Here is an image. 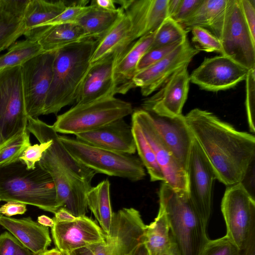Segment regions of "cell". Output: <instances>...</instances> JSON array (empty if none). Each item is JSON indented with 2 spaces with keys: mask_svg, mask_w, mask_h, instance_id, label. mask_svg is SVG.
Returning <instances> with one entry per match:
<instances>
[{
  "mask_svg": "<svg viewBox=\"0 0 255 255\" xmlns=\"http://www.w3.org/2000/svg\"><path fill=\"white\" fill-rule=\"evenodd\" d=\"M144 244L150 255H160L173 244L166 214L160 207L154 221L146 225Z\"/></svg>",
  "mask_w": 255,
  "mask_h": 255,
  "instance_id": "obj_33",
  "label": "cell"
},
{
  "mask_svg": "<svg viewBox=\"0 0 255 255\" xmlns=\"http://www.w3.org/2000/svg\"><path fill=\"white\" fill-rule=\"evenodd\" d=\"M186 171L190 199L208 224L212 213L213 185L217 177L213 167L195 138L192 144Z\"/></svg>",
  "mask_w": 255,
  "mask_h": 255,
  "instance_id": "obj_12",
  "label": "cell"
},
{
  "mask_svg": "<svg viewBox=\"0 0 255 255\" xmlns=\"http://www.w3.org/2000/svg\"><path fill=\"white\" fill-rule=\"evenodd\" d=\"M28 2L0 0V46L11 45L23 34V15Z\"/></svg>",
  "mask_w": 255,
  "mask_h": 255,
  "instance_id": "obj_29",
  "label": "cell"
},
{
  "mask_svg": "<svg viewBox=\"0 0 255 255\" xmlns=\"http://www.w3.org/2000/svg\"><path fill=\"white\" fill-rule=\"evenodd\" d=\"M27 129L40 142L52 141L47 149L58 163L69 173L84 182L91 183L96 173L75 160L61 143L57 132L52 126L49 125L38 118L28 117Z\"/></svg>",
  "mask_w": 255,
  "mask_h": 255,
  "instance_id": "obj_22",
  "label": "cell"
},
{
  "mask_svg": "<svg viewBox=\"0 0 255 255\" xmlns=\"http://www.w3.org/2000/svg\"><path fill=\"white\" fill-rule=\"evenodd\" d=\"M29 133L26 128L0 146V167L19 160L25 149L30 145Z\"/></svg>",
  "mask_w": 255,
  "mask_h": 255,
  "instance_id": "obj_37",
  "label": "cell"
},
{
  "mask_svg": "<svg viewBox=\"0 0 255 255\" xmlns=\"http://www.w3.org/2000/svg\"><path fill=\"white\" fill-rule=\"evenodd\" d=\"M59 139L71 156L96 173L127 178L132 181L143 179L144 166L139 158L99 148L65 135Z\"/></svg>",
  "mask_w": 255,
  "mask_h": 255,
  "instance_id": "obj_5",
  "label": "cell"
},
{
  "mask_svg": "<svg viewBox=\"0 0 255 255\" xmlns=\"http://www.w3.org/2000/svg\"><path fill=\"white\" fill-rule=\"evenodd\" d=\"M89 38L79 24L71 23L47 26L36 41L45 52L55 51Z\"/></svg>",
  "mask_w": 255,
  "mask_h": 255,
  "instance_id": "obj_30",
  "label": "cell"
},
{
  "mask_svg": "<svg viewBox=\"0 0 255 255\" xmlns=\"http://www.w3.org/2000/svg\"><path fill=\"white\" fill-rule=\"evenodd\" d=\"M227 4V0H203L196 10L179 24L187 33L196 27L204 28L219 39Z\"/></svg>",
  "mask_w": 255,
  "mask_h": 255,
  "instance_id": "obj_27",
  "label": "cell"
},
{
  "mask_svg": "<svg viewBox=\"0 0 255 255\" xmlns=\"http://www.w3.org/2000/svg\"><path fill=\"white\" fill-rule=\"evenodd\" d=\"M27 210L26 205L16 201H7L0 207V214L6 217L24 214Z\"/></svg>",
  "mask_w": 255,
  "mask_h": 255,
  "instance_id": "obj_47",
  "label": "cell"
},
{
  "mask_svg": "<svg viewBox=\"0 0 255 255\" xmlns=\"http://www.w3.org/2000/svg\"><path fill=\"white\" fill-rule=\"evenodd\" d=\"M90 9L77 23L85 30L89 38L99 40L115 24L124 12L121 8L107 11L90 4Z\"/></svg>",
  "mask_w": 255,
  "mask_h": 255,
  "instance_id": "obj_32",
  "label": "cell"
},
{
  "mask_svg": "<svg viewBox=\"0 0 255 255\" xmlns=\"http://www.w3.org/2000/svg\"><path fill=\"white\" fill-rule=\"evenodd\" d=\"M246 108L250 131L255 132V67L248 70L246 78Z\"/></svg>",
  "mask_w": 255,
  "mask_h": 255,
  "instance_id": "obj_41",
  "label": "cell"
},
{
  "mask_svg": "<svg viewBox=\"0 0 255 255\" xmlns=\"http://www.w3.org/2000/svg\"><path fill=\"white\" fill-rule=\"evenodd\" d=\"M51 140L40 142V144L29 145L24 151L19 160L22 162L28 169H34L36 164L42 157L43 153L50 146Z\"/></svg>",
  "mask_w": 255,
  "mask_h": 255,
  "instance_id": "obj_43",
  "label": "cell"
},
{
  "mask_svg": "<svg viewBox=\"0 0 255 255\" xmlns=\"http://www.w3.org/2000/svg\"><path fill=\"white\" fill-rule=\"evenodd\" d=\"M38 163L54 181L60 208L65 209L76 218L85 216L88 208L86 195L92 187L91 183L68 172L47 150Z\"/></svg>",
  "mask_w": 255,
  "mask_h": 255,
  "instance_id": "obj_13",
  "label": "cell"
},
{
  "mask_svg": "<svg viewBox=\"0 0 255 255\" xmlns=\"http://www.w3.org/2000/svg\"><path fill=\"white\" fill-rule=\"evenodd\" d=\"M75 136L78 140L111 151L128 154L136 151L131 126L124 119Z\"/></svg>",
  "mask_w": 255,
  "mask_h": 255,
  "instance_id": "obj_21",
  "label": "cell"
},
{
  "mask_svg": "<svg viewBox=\"0 0 255 255\" xmlns=\"http://www.w3.org/2000/svg\"><path fill=\"white\" fill-rule=\"evenodd\" d=\"M37 222L46 227L52 228L54 225V221L53 219L44 215L39 216L38 217Z\"/></svg>",
  "mask_w": 255,
  "mask_h": 255,
  "instance_id": "obj_52",
  "label": "cell"
},
{
  "mask_svg": "<svg viewBox=\"0 0 255 255\" xmlns=\"http://www.w3.org/2000/svg\"><path fill=\"white\" fill-rule=\"evenodd\" d=\"M40 255H62L61 253L56 248L47 250Z\"/></svg>",
  "mask_w": 255,
  "mask_h": 255,
  "instance_id": "obj_58",
  "label": "cell"
},
{
  "mask_svg": "<svg viewBox=\"0 0 255 255\" xmlns=\"http://www.w3.org/2000/svg\"><path fill=\"white\" fill-rule=\"evenodd\" d=\"M131 115V120L138 125L154 152L164 182L180 194H189L187 172L162 139L150 114L143 109H139L133 111Z\"/></svg>",
  "mask_w": 255,
  "mask_h": 255,
  "instance_id": "obj_11",
  "label": "cell"
},
{
  "mask_svg": "<svg viewBox=\"0 0 255 255\" xmlns=\"http://www.w3.org/2000/svg\"><path fill=\"white\" fill-rule=\"evenodd\" d=\"M51 228L55 248L60 252L70 253L105 241L106 234L101 227L86 215L72 222H54Z\"/></svg>",
  "mask_w": 255,
  "mask_h": 255,
  "instance_id": "obj_18",
  "label": "cell"
},
{
  "mask_svg": "<svg viewBox=\"0 0 255 255\" xmlns=\"http://www.w3.org/2000/svg\"><path fill=\"white\" fill-rule=\"evenodd\" d=\"M68 253L69 255H95L89 247L81 248Z\"/></svg>",
  "mask_w": 255,
  "mask_h": 255,
  "instance_id": "obj_53",
  "label": "cell"
},
{
  "mask_svg": "<svg viewBox=\"0 0 255 255\" xmlns=\"http://www.w3.org/2000/svg\"><path fill=\"white\" fill-rule=\"evenodd\" d=\"M155 32L133 41L120 56L114 68L115 95L125 94L134 88L133 79L142 56L150 48Z\"/></svg>",
  "mask_w": 255,
  "mask_h": 255,
  "instance_id": "obj_24",
  "label": "cell"
},
{
  "mask_svg": "<svg viewBox=\"0 0 255 255\" xmlns=\"http://www.w3.org/2000/svg\"><path fill=\"white\" fill-rule=\"evenodd\" d=\"M71 3L64 0H28L23 15L26 39L35 40L45 27L43 25L53 19Z\"/></svg>",
  "mask_w": 255,
  "mask_h": 255,
  "instance_id": "obj_26",
  "label": "cell"
},
{
  "mask_svg": "<svg viewBox=\"0 0 255 255\" xmlns=\"http://www.w3.org/2000/svg\"><path fill=\"white\" fill-rule=\"evenodd\" d=\"M21 66L0 70V132L4 142L27 128Z\"/></svg>",
  "mask_w": 255,
  "mask_h": 255,
  "instance_id": "obj_8",
  "label": "cell"
},
{
  "mask_svg": "<svg viewBox=\"0 0 255 255\" xmlns=\"http://www.w3.org/2000/svg\"><path fill=\"white\" fill-rule=\"evenodd\" d=\"M191 31L192 41L196 43L195 48L199 51L207 52H217L222 54L220 40L209 30L202 27H196Z\"/></svg>",
  "mask_w": 255,
  "mask_h": 255,
  "instance_id": "obj_39",
  "label": "cell"
},
{
  "mask_svg": "<svg viewBox=\"0 0 255 255\" xmlns=\"http://www.w3.org/2000/svg\"><path fill=\"white\" fill-rule=\"evenodd\" d=\"M226 236L241 250L255 238V201L240 182L227 186L221 202Z\"/></svg>",
  "mask_w": 255,
  "mask_h": 255,
  "instance_id": "obj_7",
  "label": "cell"
},
{
  "mask_svg": "<svg viewBox=\"0 0 255 255\" xmlns=\"http://www.w3.org/2000/svg\"><path fill=\"white\" fill-rule=\"evenodd\" d=\"M188 65L177 70L157 92L144 100L142 109L161 117L173 118L182 115L189 88Z\"/></svg>",
  "mask_w": 255,
  "mask_h": 255,
  "instance_id": "obj_16",
  "label": "cell"
},
{
  "mask_svg": "<svg viewBox=\"0 0 255 255\" xmlns=\"http://www.w3.org/2000/svg\"><path fill=\"white\" fill-rule=\"evenodd\" d=\"M56 51L42 53L21 65L25 109L29 117L38 118L43 115Z\"/></svg>",
  "mask_w": 255,
  "mask_h": 255,
  "instance_id": "obj_10",
  "label": "cell"
},
{
  "mask_svg": "<svg viewBox=\"0 0 255 255\" xmlns=\"http://www.w3.org/2000/svg\"><path fill=\"white\" fill-rule=\"evenodd\" d=\"M89 247L95 255H114L109 244L106 241Z\"/></svg>",
  "mask_w": 255,
  "mask_h": 255,
  "instance_id": "obj_48",
  "label": "cell"
},
{
  "mask_svg": "<svg viewBox=\"0 0 255 255\" xmlns=\"http://www.w3.org/2000/svg\"><path fill=\"white\" fill-rule=\"evenodd\" d=\"M16 201L55 213L60 208L54 181L37 162L28 169L21 161L0 167V201Z\"/></svg>",
  "mask_w": 255,
  "mask_h": 255,
  "instance_id": "obj_4",
  "label": "cell"
},
{
  "mask_svg": "<svg viewBox=\"0 0 255 255\" xmlns=\"http://www.w3.org/2000/svg\"><path fill=\"white\" fill-rule=\"evenodd\" d=\"M3 143L4 141L0 132V146H1Z\"/></svg>",
  "mask_w": 255,
  "mask_h": 255,
  "instance_id": "obj_60",
  "label": "cell"
},
{
  "mask_svg": "<svg viewBox=\"0 0 255 255\" xmlns=\"http://www.w3.org/2000/svg\"><path fill=\"white\" fill-rule=\"evenodd\" d=\"M241 255H255V238L251 241L246 249L241 251Z\"/></svg>",
  "mask_w": 255,
  "mask_h": 255,
  "instance_id": "obj_54",
  "label": "cell"
},
{
  "mask_svg": "<svg viewBox=\"0 0 255 255\" xmlns=\"http://www.w3.org/2000/svg\"><path fill=\"white\" fill-rule=\"evenodd\" d=\"M87 0H80L73 2L61 13L53 19L44 23L42 27L58 24L77 23L90 8Z\"/></svg>",
  "mask_w": 255,
  "mask_h": 255,
  "instance_id": "obj_38",
  "label": "cell"
},
{
  "mask_svg": "<svg viewBox=\"0 0 255 255\" xmlns=\"http://www.w3.org/2000/svg\"><path fill=\"white\" fill-rule=\"evenodd\" d=\"M242 12L252 37L255 39V0H239Z\"/></svg>",
  "mask_w": 255,
  "mask_h": 255,
  "instance_id": "obj_45",
  "label": "cell"
},
{
  "mask_svg": "<svg viewBox=\"0 0 255 255\" xmlns=\"http://www.w3.org/2000/svg\"><path fill=\"white\" fill-rule=\"evenodd\" d=\"M149 113L162 139L178 163L186 171L195 137L186 122L185 116L182 115L170 118Z\"/></svg>",
  "mask_w": 255,
  "mask_h": 255,
  "instance_id": "obj_23",
  "label": "cell"
},
{
  "mask_svg": "<svg viewBox=\"0 0 255 255\" xmlns=\"http://www.w3.org/2000/svg\"><path fill=\"white\" fill-rule=\"evenodd\" d=\"M248 70L221 55L205 58L189 78L190 81L203 90L217 92L232 88L245 80Z\"/></svg>",
  "mask_w": 255,
  "mask_h": 255,
  "instance_id": "obj_14",
  "label": "cell"
},
{
  "mask_svg": "<svg viewBox=\"0 0 255 255\" xmlns=\"http://www.w3.org/2000/svg\"><path fill=\"white\" fill-rule=\"evenodd\" d=\"M185 118L217 179L227 186L241 182L255 160V136L237 130L206 110L194 109Z\"/></svg>",
  "mask_w": 255,
  "mask_h": 255,
  "instance_id": "obj_1",
  "label": "cell"
},
{
  "mask_svg": "<svg viewBox=\"0 0 255 255\" xmlns=\"http://www.w3.org/2000/svg\"><path fill=\"white\" fill-rule=\"evenodd\" d=\"M159 207L167 217L173 243L180 255H201L209 239L207 224L188 194H180L164 182L160 186Z\"/></svg>",
  "mask_w": 255,
  "mask_h": 255,
  "instance_id": "obj_3",
  "label": "cell"
},
{
  "mask_svg": "<svg viewBox=\"0 0 255 255\" xmlns=\"http://www.w3.org/2000/svg\"><path fill=\"white\" fill-rule=\"evenodd\" d=\"M125 51H117L91 64L79 91L76 104L115 96L114 68L120 56Z\"/></svg>",
  "mask_w": 255,
  "mask_h": 255,
  "instance_id": "obj_19",
  "label": "cell"
},
{
  "mask_svg": "<svg viewBox=\"0 0 255 255\" xmlns=\"http://www.w3.org/2000/svg\"><path fill=\"white\" fill-rule=\"evenodd\" d=\"M160 255H180L178 250L174 244L172 245L170 249L167 252L162 254Z\"/></svg>",
  "mask_w": 255,
  "mask_h": 255,
  "instance_id": "obj_57",
  "label": "cell"
},
{
  "mask_svg": "<svg viewBox=\"0 0 255 255\" xmlns=\"http://www.w3.org/2000/svg\"><path fill=\"white\" fill-rule=\"evenodd\" d=\"M133 41L131 21L124 12L110 30L98 40L91 64L117 51L126 50Z\"/></svg>",
  "mask_w": 255,
  "mask_h": 255,
  "instance_id": "obj_28",
  "label": "cell"
},
{
  "mask_svg": "<svg viewBox=\"0 0 255 255\" xmlns=\"http://www.w3.org/2000/svg\"><path fill=\"white\" fill-rule=\"evenodd\" d=\"M241 251L226 235L215 240H209L201 255H241Z\"/></svg>",
  "mask_w": 255,
  "mask_h": 255,
  "instance_id": "obj_40",
  "label": "cell"
},
{
  "mask_svg": "<svg viewBox=\"0 0 255 255\" xmlns=\"http://www.w3.org/2000/svg\"><path fill=\"white\" fill-rule=\"evenodd\" d=\"M21 243L11 234L0 235V255H15Z\"/></svg>",
  "mask_w": 255,
  "mask_h": 255,
  "instance_id": "obj_46",
  "label": "cell"
},
{
  "mask_svg": "<svg viewBox=\"0 0 255 255\" xmlns=\"http://www.w3.org/2000/svg\"><path fill=\"white\" fill-rule=\"evenodd\" d=\"M132 255H150L144 244L140 245Z\"/></svg>",
  "mask_w": 255,
  "mask_h": 255,
  "instance_id": "obj_55",
  "label": "cell"
},
{
  "mask_svg": "<svg viewBox=\"0 0 255 255\" xmlns=\"http://www.w3.org/2000/svg\"><path fill=\"white\" fill-rule=\"evenodd\" d=\"M0 225L35 255L45 252L51 244L48 227L40 225L29 217L16 219L0 214Z\"/></svg>",
  "mask_w": 255,
  "mask_h": 255,
  "instance_id": "obj_25",
  "label": "cell"
},
{
  "mask_svg": "<svg viewBox=\"0 0 255 255\" xmlns=\"http://www.w3.org/2000/svg\"><path fill=\"white\" fill-rule=\"evenodd\" d=\"M54 214V217L52 219L54 222H69L77 218L63 208H59Z\"/></svg>",
  "mask_w": 255,
  "mask_h": 255,
  "instance_id": "obj_49",
  "label": "cell"
},
{
  "mask_svg": "<svg viewBox=\"0 0 255 255\" xmlns=\"http://www.w3.org/2000/svg\"><path fill=\"white\" fill-rule=\"evenodd\" d=\"M131 104L115 96L89 103L76 104L57 117L52 127L58 133L72 134L90 131L132 114Z\"/></svg>",
  "mask_w": 255,
  "mask_h": 255,
  "instance_id": "obj_6",
  "label": "cell"
},
{
  "mask_svg": "<svg viewBox=\"0 0 255 255\" xmlns=\"http://www.w3.org/2000/svg\"><path fill=\"white\" fill-rule=\"evenodd\" d=\"M199 52L186 38L165 57L137 72L132 81L134 88L139 87L142 96L150 95L159 89L177 70L189 64Z\"/></svg>",
  "mask_w": 255,
  "mask_h": 255,
  "instance_id": "obj_15",
  "label": "cell"
},
{
  "mask_svg": "<svg viewBox=\"0 0 255 255\" xmlns=\"http://www.w3.org/2000/svg\"><path fill=\"white\" fill-rule=\"evenodd\" d=\"M145 227L138 211L124 208L113 213L105 240L117 255H132L144 244Z\"/></svg>",
  "mask_w": 255,
  "mask_h": 255,
  "instance_id": "obj_17",
  "label": "cell"
},
{
  "mask_svg": "<svg viewBox=\"0 0 255 255\" xmlns=\"http://www.w3.org/2000/svg\"><path fill=\"white\" fill-rule=\"evenodd\" d=\"M168 0H115L129 18L133 39L154 32L167 17Z\"/></svg>",
  "mask_w": 255,
  "mask_h": 255,
  "instance_id": "obj_20",
  "label": "cell"
},
{
  "mask_svg": "<svg viewBox=\"0 0 255 255\" xmlns=\"http://www.w3.org/2000/svg\"><path fill=\"white\" fill-rule=\"evenodd\" d=\"M15 255H35L21 244L19 247Z\"/></svg>",
  "mask_w": 255,
  "mask_h": 255,
  "instance_id": "obj_56",
  "label": "cell"
},
{
  "mask_svg": "<svg viewBox=\"0 0 255 255\" xmlns=\"http://www.w3.org/2000/svg\"><path fill=\"white\" fill-rule=\"evenodd\" d=\"M88 207L98 221L103 231L109 233L113 212L110 200V183L108 179L104 180L87 192Z\"/></svg>",
  "mask_w": 255,
  "mask_h": 255,
  "instance_id": "obj_31",
  "label": "cell"
},
{
  "mask_svg": "<svg viewBox=\"0 0 255 255\" xmlns=\"http://www.w3.org/2000/svg\"><path fill=\"white\" fill-rule=\"evenodd\" d=\"M62 255H69L68 253L61 252Z\"/></svg>",
  "mask_w": 255,
  "mask_h": 255,
  "instance_id": "obj_61",
  "label": "cell"
},
{
  "mask_svg": "<svg viewBox=\"0 0 255 255\" xmlns=\"http://www.w3.org/2000/svg\"><path fill=\"white\" fill-rule=\"evenodd\" d=\"M98 42V39H87L56 51L43 115H56L63 107L76 102Z\"/></svg>",
  "mask_w": 255,
  "mask_h": 255,
  "instance_id": "obj_2",
  "label": "cell"
},
{
  "mask_svg": "<svg viewBox=\"0 0 255 255\" xmlns=\"http://www.w3.org/2000/svg\"><path fill=\"white\" fill-rule=\"evenodd\" d=\"M90 4L107 11H115L118 8L116 6L115 0H94L91 1Z\"/></svg>",
  "mask_w": 255,
  "mask_h": 255,
  "instance_id": "obj_50",
  "label": "cell"
},
{
  "mask_svg": "<svg viewBox=\"0 0 255 255\" xmlns=\"http://www.w3.org/2000/svg\"><path fill=\"white\" fill-rule=\"evenodd\" d=\"M8 48L7 52L0 55V70L21 66L44 52L37 41L28 39L15 42Z\"/></svg>",
  "mask_w": 255,
  "mask_h": 255,
  "instance_id": "obj_34",
  "label": "cell"
},
{
  "mask_svg": "<svg viewBox=\"0 0 255 255\" xmlns=\"http://www.w3.org/2000/svg\"><path fill=\"white\" fill-rule=\"evenodd\" d=\"M187 32L178 23L166 17L156 30L150 49L169 45L181 42L187 37Z\"/></svg>",
  "mask_w": 255,
  "mask_h": 255,
  "instance_id": "obj_36",
  "label": "cell"
},
{
  "mask_svg": "<svg viewBox=\"0 0 255 255\" xmlns=\"http://www.w3.org/2000/svg\"><path fill=\"white\" fill-rule=\"evenodd\" d=\"M219 40L222 55L248 70L255 67V39L245 20L239 0H227Z\"/></svg>",
  "mask_w": 255,
  "mask_h": 255,
  "instance_id": "obj_9",
  "label": "cell"
},
{
  "mask_svg": "<svg viewBox=\"0 0 255 255\" xmlns=\"http://www.w3.org/2000/svg\"><path fill=\"white\" fill-rule=\"evenodd\" d=\"M184 40L169 45L149 49L140 59L137 66V72L146 69L165 57Z\"/></svg>",
  "mask_w": 255,
  "mask_h": 255,
  "instance_id": "obj_42",
  "label": "cell"
},
{
  "mask_svg": "<svg viewBox=\"0 0 255 255\" xmlns=\"http://www.w3.org/2000/svg\"><path fill=\"white\" fill-rule=\"evenodd\" d=\"M131 128L134 137L136 150L139 158L150 176L151 181L164 182L163 173L159 167L155 155L146 139L138 125L131 120Z\"/></svg>",
  "mask_w": 255,
  "mask_h": 255,
  "instance_id": "obj_35",
  "label": "cell"
},
{
  "mask_svg": "<svg viewBox=\"0 0 255 255\" xmlns=\"http://www.w3.org/2000/svg\"><path fill=\"white\" fill-rule=\"evenodd\" d=\"M11 45L9 44H5L0 46V52L2 50H4L8 48Z\"/></svg>",
  "mask_w": 255,
  "mask_h": 255,
  "instance_id": "obj_59",
  "label": "cell"
},
{
  "mask_svg": "<svg viewBox=\"0 0 255 255\" xmlns=\"http://www.w3.org/2000/svg\"><path fill=\"white\" fill-rule=\"evenodd\" d=\"M202 1L203 0H181L176 13L171 18L181 23L196 10Z\"/></svg>",
  "mask_w": 255,
  "mask_h": 255,
  "instance_id": "obj_44",
  "label": "cell"
},
{
  "mask_svg": "<svg viewBox=\"0 0 255 255\" xmlns=\"http://www.w3.org/2000/svg\"><path fill=\"white\" fill-rule=\"evenodd\" d=\"M181 0H168L167 4V16L170 18L176 13Z\"/></svg>",
  "mask_w": 255,
  "mask_h": 255,
  "instance_id": "obj_51",
  "label": "cell"
}]
</instances>
